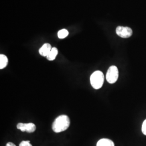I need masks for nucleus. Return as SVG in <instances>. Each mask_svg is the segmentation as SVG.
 <instances>
[{"label": "nucleus", "instance_id": "1", "mask_svg": "<svg viewBox=\"0 0 146 146\" xmlns=\"http://www.w3.org/2000/svg\"><path fill=\"white\" fill-rule=\"evenodd\" d=\"M70 123V119L67 115H60L53 122L52 131L57 133L64 131L68 129Z\"/></svg>", "mask_w": 146, "mask_h": 146}, {"label": "nucleus", "instance_id": "2", "mask_svg": "<svg viewBox=\"0 0 146 146\" xmlns=\"http://www.w3.org/2000/svg\"><path fill=\"white\" fill-rule=\"evenodd\" d=\"M104 75L100 70H97L93 73L90 78V84L95 89L101 88L104 82Z\"/></svg>", "mask_w": 146, "mask_h": 146}, {"label": "nucleus", "instance_id": "3", "mask_svg": "<svg viewBox=\"0 0 146 146\" xmlns=\"http://www.w3.org/2000/svg\"><path fill=\"white\" fill-rule=\"evenodd\" d=\"M119 78V70L115 66H110L106 74V80L110 84L115 83Z\"/></svg>", "mask_w": 146, "mask_h": 146}, {"label": "nucleus", "instance_id": "4", "mask_svg": "<svg viewBox=\"0 0 146 146\" xmlns=\"http://www.w3.org/2000/svg\"><path fill=\"white\" fill-rule=\"evenodd\" d=\"M116 34L122 38H128L133 34V31L128 27L118 26L116 29Z\"/></svg>", "mask_w": 146, "mask_h": 146}, {"label": "nucleus", "instance_id": "5", "mask_svg": "<svg viewBox=\"0 0 146 146\" xmlns=\"http://www.w3.org/2000/svg\"><path fill=\"white\" fill-rule=\"evenodd\" d=\"M17 128L21 131H27V133H31L34 132L36 130V125L33 123H19L17 125Z\"/></svg>", "mask_w": 146, "mask_h": 146}, {"label": "nucleus", "instance_id": "6", "mask_svg": "<svg viewBox=\"0 0 146 146\" xmlns=\"http://www.w3.org/2000/svg\"><path fill=\"white\" fill-rule=\"evenodd\" d=\"M52 47L49 43H44L39 49L40 54L44 57H47L48 55L50 52Z\"/></svg>", "mask_w": 146, "mask_h": 146}, {"label": "nucleus", "instance_id": "7", "mask_svg": "<svg viewBox=\"0 0 146 146\" xmlns=\"http://www.w3.org/2000/svg\"><path fill=\"white\" fill-rule=\"evenodd\" d=\"M96 146H115L114 143L111 140L108 139H102L98 142Z\"/></svg>", "mask_w": 146, "mask_h": 146}, {"label": "nucleus", "instance_id": "8", "mask_svg": "<svg viewBox=\"0 0 146 146\" xmlns=\"http://www.w3.org/2000/svg\"><path fill=\"white\" fill-rule=\"evenodd\" d=\"M58 54V49L56 47H53L52 48L50 52H49V54L48 55V56L46 58L49 61H53L55 59Z\"/></svg>", "mask_w": 146, "mask_h": 146}, {"label": "nucleus", "instance_id": "9", "mask_svg": "<svg viewBox=\"0 0 146 146\" xmlns=\"http://www.w3.org/2000/svg\"><path fill=\"white\" fill-rule=\"evenodd\" d=\"M8 60L7 57L1 54L0 55V69H3L5 68L8 64Z\"/></svg>", "mask_w": 146, "mask_h": 146}, {"label": "nucleus", "instance_id": "10", "mask_svg": "<svg viewBox=\"0 0 146 146\" xmlns=\"http://www.w3.org/2000/svg\"><path fill=\"white\" fill-rule=\"evenodd\" d=\"M69 34V32L66 29H63L58 31V36L60 39H63L66 38V37L68 36Z\"/></svg>", "mask_w": 146, "mask_h": 146}, {"label": "nucleus", "instance_id": "11", "mask_svg": "<svg viewBox=\"0 0 146 146\" xmlns=\"http://www.w3.org/2000/svg\"><path fill=\"white\" fill-rule=\"evenodd\" d=\"M19 146H32L30 141H23L20 143Z\"/></svg>", "mask_w": 146, "mask_h": 146}, {"label": "nucleus", "instance_id": "12", "mask_svg": "<svg viewBox=\"0 0 146 146\" xmlns=\"http://www.w3.org/2000/svg\"><path fill=\"white\" fill-rule=\"evenodd\" d=\"M142 131L145 135H146V119L143 122L142 126Z\"/></svg>", "mask_w": 146, "mask_h": 146}, {"label": "nucleus", "instance_id": "13", "mask_svg": "<svg viewBox=\"0 0 146 146\" xmlns=\"http://www.w3.org/2000/svg\"><path fill=\"white\" fill-rule=\"evenodd\" d=\"M6 146H16L15 144H14L12 142H8L7 143Z\"/></svg>", "mask_w": 146, "mask_h": 146}]
</instances>
